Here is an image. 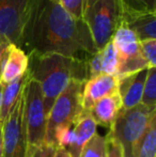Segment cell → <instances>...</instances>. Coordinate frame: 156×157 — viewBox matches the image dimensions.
<instances>
[{
	"instance_id": "cell-1",
	"label": "cell",
	"mask_w": 156,
	"mask_h": 157,
	"mask_svg": "<svg viewBox=\"0 0 156 157\" xmlns=\"http://www.w3.org/2000/svg\"><path fill=\"white\" fill-rule=\"evenodd\" d=\"M19 47L26 54H59L87 61L97 52L87 25L56 0H31Z\"/></svg>"
},
{
	"instance_id": "cell-2",
	"label": "cell",
	"mask_w": 156,
	"mask_h": 157,
	"mask_svg": "<svg viewBox=\"0 0 156 157\" xmlns=\"http://www.w3.org/2000/svg\"><path fill=\"white\" fill-rule=\"evenodd\" d=\"M28 58L27 72L30 78L41 86L46 117H48L57 97L72 79L85 82L89 79L87 61L59 54H28Z\"/></svg>"
},
{
	"instance_id": "cell-3",
	"label": "cell",
	"mask_w": 156,
	"mask_h": 157,
	"mask_svg": "<svg viewBox=\"0 0 156 157\" xmlns=\"http://www.w3.org/2000/svg\"><path fill=\"white\" fill-rule=\"evenodd\" d=\"M82 21L87 25L97 50L112 40L123 24L121 0H85Z\"/></svg>"
},
{
	"instance_id": "cell-4",
	"label": "cell",
	"mask_w": 156,
	"mask_h": 157,
	"mask_svg": "<svg viewBox=\"0 0 156 157\" xmlns=\"http://www.w3.org/2000/svg\"><path fill=\"white\" fill-rule=\"evenodd\" d=\"M155 117L156 108L142 104L131 109L121 110L106 136L121 145L124 157H136L138 144Z\"/></svg>"
},
{
	"instance_id": "cell-5",
	"label": "cell",
	"mask_w": 156,
	"mask_h": 157,
	"mask_svg": "<svg viewBox=\"0 0 156 157\" xmlns=\"http://www.w3.org/2000/svg\"><path fill=\"white\" fill-rule=\"evenodd\" d=\"M85 81L72 79L65 89L55 101L47 117L46 144H52L54 132L59 126L74 125L79 119L82 109V90Z\"/></svg>"
},
{
	"instance_id": "cell-6",
	"label": "cell",
	"mask_w": 156,
	"mask_h": 157,
	"mask_svg": "<svg viewBox=\"0 0 156 157\" xmlns=\"http://www.w3.org/2000/svg\"><path fill=\"white\" fill-rule=\"evenodd\" d=\"M24 111L28 145L38 147L45 144L47 117L44 108L43 93L40 83L30 77H28L24 89Z\"/></svg>"
},
{
	"instance_id": "cell-7",
	"label": "cell",
	"mask_w": 156,
	"mask_h": 157,
	"mask_svg": "<svg viewBox=\"0 0 156 157\" xmlns=\"http://www.w3.org/2000/svg\"><path fill=\"white\" fill-rule=\"evenodd\" d=\"M112 43L118 54V79L149 68L142 56L140 41L124 23L116 31Z\"/></svg>"
},
{
	"instance_id": "cell-8",
	"label": "cell",
	"mask_w": 156,
	"mask_h": 157,
	"mask_svg": "<svg viewBox=\"0 0 156 157\" xmlns=\"http://www.w3.org/2000/svg\"><path fill=\"white\" fill-rule=\"evenodd\" d=\"M27 147L28 140L23 91L2 125L1 157H26Z\"/></svg>"
},
{
	"instance_id": "cell-9",
	"label": "cell",
	"mask_w": 156,
	"mask_h": 157,
	"mask_svg": "<svg viewBox=\"0 0 156 157\" xmlns=\"http://www.w3.org/2000/svg\"><path fill=\"white\" fill-rule=\"evenodd\" d=\"M30 1L31 0H0V34L18 47Z\"/></svg>"
},
{
	"instance_id": "cell-10",
	"label": "cell",
	"mask_w": 156,
	"mask_h": 157,
	"mask_svg": "<svg viewBox=\"0 0 156 157\" xmlns=\"http://www.w3.org/2000/svg\"><path fill=\"white\" fill-rule=\"evenodd\" d=\"M119 92V79L117 76L102 74L85 82L82 90V109L89 112L92 106L109 95Z\"/></svg>"
},
{
	"instance_id": "cell-11",
	"label": "cell",
	"mask_w": 156,
	"mask_h": 157,
	"mask_svg": "<svg viewBox=\"0 0 156 157\" xmlns=\"http://www.w3.org/2000/svg\"><path fill=\"white\" fill-rule=\"evenodd\" d=\"M148 70L119 79V94L122 98V110L131 109L141 104L143 86Z\"/></svg>"
},
{
	"instance_id": "cell-12",
	"label": "cell",
	"mask_w": 156,
	"mask_h": 157,
	"mask_svg": "<svg viewBox=\"0 0 156 157\" xmlns=\"http://www.w3.org/2000/svg\"><path fill=\"white\" fill-rule=\"evenodd\" d=\"M121 110H122V98L118 92L96 101L90 109L89 113L95 121L96 125H101L110 129Z\"/></svg>"
},
{
	"instance_id": "cell-13",
	"label": "cell",
	"mask_w": 156,
	"mask_h": 157,
	"mask_svg": "<svg viewBox=\"0 0 156 157\" xmlns=\"http://www.w3.org/2000/svg\"><path fill=\"white\" fill-rule=\"evenodd\" d=\"M28 63H29L28 55L21 47L16 46L15 44H11L0 81L3 85H6L21 78L27 72Z\"/></svg>"
},
{
	"instance_id": "cell-14",
	"label": "cell",
	"mask_w": 156,
	"mask_h": 157,
	"mask_svg": "<svg viewBox=\"0 0 156 157\" xmlns=\"http://www.w3.org/2000/svg\"><path fill=\"white\" fill-rule=\"evenodd\" d=\"M96 127L97 125L89 112L83 111L74 124V144L69 150H67L71 157H79L82 147L96 134Z\"/></svg>"
},
{
	"instance_id": "cell-15",
	"label": "cell",
	"mask_w": 156,
	"mask_h": 157,
	"mask_svg": "<svg viewBox=\"0 0 156 157\" xmlns=\"http://www.w3.org/2000/svg\"><path fill=\"white\" fill-rule=\"evenodd\" d=\"M123 23L135 33L140 42L156 40V14L125 17Z\"/></svg>"
},
{
	"instance_id": "cell-16",
	"label": "cell",
	"mask_w": 156,
	"mask_h": 157,
	"mask_svg": "<svg viewBox=\"0 0 156 157\" xmlns=\"http://www.w3.org/2000/svg\"><path fill=\"white\" fill-rule=\"evenodd\" d=\"M28 72L21 78L12 81L10 83L3 85V91H2V103H1V109H0V125H3L6 122V118L10 114L11 110L16 104L18 97L21 96L25 88L26 81H27Z\"/></svg>"
},
{
	"instance_id": "cell-17",
	"label": "cell",
	"mask_w": 156,
	"mask_h": 157,
	"mask_svg": "<svg viewBox=\"0 0 156 157\" xmlns=\"http://www.w3.org/2000/svg\"><path fill=\"white\" fill-rule=\"evenodd\" d=\"M123 18L143 14H156V0H121Z\"/></svg>"
},
{
	"instance_id": "cell-18",
	"label": "cell",
	"mask_w": 156,
	"mask_h": 157,
	"mask_svg": "<svg viewBox=\"0 0 156 157\" xmlns=\"http://www.w3.org/2000/svg\"><path fill=\"white\" fill-rule=\"evenodd\" d=\"M136 157H156V117L140 140Z\"/></svg>"
},
{
	"instance_id": "cell-19",
	"label": "cell",
	"mask_w": 156,
	"mask_h": 157,
	"mask_svg": "<svg viewBox=\"0 0 156 157\" xmlns=\"http://www.w3.org/2000/svg\"><path fill=\"white\" fill-rule=\"evenodd\" d=\"M107 137L96 132L82 147L79 157H107Z\"/></svg>"
},
{
	"instance_id": "cell-20",
	"label": "cell",
	"mask_w": 156,
	"mask_h": 157,
	"mask_svg": "<svg viewBox=\"0 0 156 157\" xmlns=\"http://www.w3.org/2000/svg\"><path fill=\"white\" fill-rule=\"evenodd\" d=\"M102 56V74L117 76L118 72V54L111 40L101 49Z\"/></svg>"
},
{
	"instance_id": "cell-21",
	"label": "cell",
	"mask_w": 156,
	"mask_h": 157,
	"mask_svg": "<svg viewBox=\"0 0 156 157\" xmlns=\"http://www.w3.org/2000/svg\"><path fill=\"white\" fill-rule=\"evenodd\" d=\"M141 104L148 107L156 106V67L148 68V74L144 81Z\"/></svg>"
},
{
	"instance_id": "cell-22",
	"label": "cell",
	"mask_w": 156,
	"mask_h": 157,
	"mask_svg": "<svg viewBox=\"0 0 156 157\" xmlns=\"http://www.w3.org/2000/svg\"><path fill=\"white\" fill-rule=\"evenodd\" d=\"M140 48L149 68L156 67V40L140 42Z\"/></svg>"
},
{
	"instance_id": "cell-23",
	"label": "cell",
	"mask_w": 156,
	"mask_h": 157,
	"mask_svg": "<svg viewBox=\"0 0 156 157\" xmlns=\"http://www.w3.org/2000/svg\"><path fill=\"white\" fill-rule=\"evenodd\" d=\"M57 147L55 145L43 144V145H28L26 157H54Z\"/></svg>"
},
{
	"instance_id": "cell-24",
	"label": "cell",
	"mask_w": 156,
	"mask_h": 157,
	"mask_svg": "<svg viewBox=\"0 0 156 157\" xmlns=\"http://www.w3.org/2000/svg\"><path fill=\"white\" fill-rule=\"evenodd\" d=\"M70 14L78 19H82V10L85 0H56Z\"/></svg>"
},
{
	"instance_id": "cell-25",
	"label": "cell",
	"mask_w": 156,
	"mask_h": 157,
	"mask_svg": "<svg viewBox=\"0 0 156 157\" xmlns=\"http://www.w3.org/2000/svg\"><path fill=\"white\" fill-rule=\"evenodd\" d=\"M11 44L12 43H11L4 35L0 34V77H1L2 71H3L6 58H8Z\"/></svg>"
},
{
	"instance_id": "cell-26",
	"label": "cell",
	"mask_w": 156,
	"mask_h": 157,
	"mask_svg": "<svg viewBox=\"0 0 156 157\" xmlns=\"http://www.w3.org/2000/svg\"><path fill=\"white\" fill-rule=\"evenodd\" d=\"M107 137V136H106ZM108 147H107V157H124L121 145L116 140L107 137Z\"/></svg>"
},
{
	"instance_id": "cell-27",
	"label": "cell",
	"mask_w": 156,
	"mask_h": 157,
	"mask_svg": "<svg viewBox=\"0 0 156 157\" xmlns=\"http://www.w3.org/2000/svg\"><path fill=\"white\" fill-rule=\"evenodd\" d=\"M54 157H71V155L64 147H57Z\"/></svg>"
},
{
	"instance_id": "cell-28",
	"label": "cell",
	"mask_w": 156,
	"mask_h": 157,
	"mask_svg": "<svg viewBox=\"0 0 156 157\" xmlns=\"http://www.w3.org/2000/svg\"><path fill=\"white\" fill-rule=\"evenodd\" d=\"M2 153V126L0 125V157Z\"/></svg>"
},
{
	"instance_id": "cell-29",
	"label": "cell",
	"mask_w": 156,
	"mask_h": 157,
	"mask_svg": "<svg viewBox=\"0 0 156 157\" xmlns=\"http://www.w3.org/2000/svg\"><path fill=\"white\" fill-rule=\"evenodd\" d=\"M2 91H3V83L0 81V109H1V103H2Z\"/></svg>"
}]
</instances>
